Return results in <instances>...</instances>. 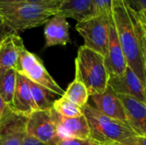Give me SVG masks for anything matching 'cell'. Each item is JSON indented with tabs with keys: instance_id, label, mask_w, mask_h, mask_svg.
I'll return each instance as SVG.
<instances>
[{
	"instance_id": "cell-24",
	"label": "cell",
	"mask_w": 146,
	"mask_h": 145,
	"mask_svg": "<svg viewBox=\"0 0 146 145\" xmlns=\"http://www.w3.org/2000/svg\"><path fill=\"white\" fill-rule=\"evenodd\" d=\"M125 3L139 15L146 16V0H124Z\"/></svg>"
},
{
	"instance_id": "cell-20",
	"label": "cell",
	"mask_w": 146,
	"mask_h": 145,
	"mask_svg": "<svg viewBox=\"0 0 146 145\" xmlns=\"http://www.w3.org/2000/svg\"><path fill=\"white\" fill-rule=\"evenodd\" d=\"M62 97L80 108H83L88 103V99L90 97L85 85L75 79L69 84L67 90L64 91Z\"/></svg>"
},
{
	"instance_id": "cell-1",
	"label": "cell",
	"mask_w": 146,
	"mask_h": 145,
	"mask_svg": "<svg viewBox=\"0 0 146 145\" xmlns=\"http://www.w3.org/2000/svg\"><path fill=\"white\" fill-rule=\"evenodd\" d=\"M112 18L127 67L146 85V16L112 0Z\"/></svg>"
},
{
	"instance_id": "cell-2",
	"label": "cell",
	"mask_w": 146,
	"mask_h": 145,
	"mask_svg": "<svg viewBox=\"0 0 146 145\" xmlns=\"http://www.w3.org/2000/svg\"><path fill=\"white\" fill-rule=\"evenodd\" d=\"M58 9L52 6L23 2L0 6V15L13 33L19 34L27 29L43 26Z\"/></svg>"
},
{
	"instance_id": "cell-9",
	"label": "cell",
	"mask_w": 146,
	"mask_h": 145,
	"mask_svg": "<svg viewBox=\"0 0 146 145\" xmlns=\"http://www.w3.org/2000/svg\"><path fill=\"white\" fill-rule=\"evenodd\" d=\"M109 85L116 94L133 97L146 103V85L128 67L121 75H110Z\"/></svg>"
},
{
	"instance_id": "cell-13",
	"label": "cell",
	"mask_w": 146,
	"mask_h": 145,
	"mask_svg": "<svg viewBox=\"0 0 146 145\" xmlns=\"http://www.w3.org/2000/svg\"><path fill=\"white\" fill-rule=\"evenodd\" d=\"M90 97L98 112L111 119L127 123L121 101L110 85L104 92L90 96Z\"/></svg>"
},
{
	"instance_id": "cell-6",
	"label": "cell",
	"mask_w": 146,
	"mask_h": 145,
	"mask_svg": "<svg viewBox=\"0 0 146 145\" xmlns=\"http://www.w3.org/2000/svg\"><path fill=\"white\" fill-rule=\"evenodd\" d=\"M15 71L30 81L45 87L55 95L62 97L64 94V90L50 76L43 62L25 47L20 52Z\"/></svg>"
},
{
	"instance_id": "cell-19",
	"label": "cell",
	"mask_w": 146,
	"mask_h": 145,
	"mask_svg": "<svg viewBox=\"0 0 146 145\" xmlns=\"http://www.w3.org/2000/svg\"><path fill=\"white\" fill-rule=\"evenodd\" d=\"M16 77L17 72L15 69H9L0 74V96L9 106L12 104L16 86Z\"/></svg>"
},
{
	"instance_id": "cell-26",
	"label": "cell",
	"mask_w": 146,
	"mask_h": 145,
	"mask_svg": "<svg viewBox=\"0 0 146 145\" xmlns=\"http://www.w3.org/2000/svg\"><path fill=\"white\" fill-rule=\"evenodd\" d=\"M63 0H27V2L33 3H38L42 5H47V6H52L56 7L57 9L60 8L62 3Z\"/></svg>"
},
{
	"instance_id": "cell-8",
	"label": "cell",
	"mask_w": 146,
	"mask_h": 145,
	"mask_svg": "<svg viewBox=\"0 0 146 145\" xmlns=\"http://www.w3.org/2000/svg\"><path fill=\"white\" fill-rule=\"evenodd\" d=\"M27 120V116L17 114L9 108L0 121V145H22Z\"/></svg>"
},
{
	"instance_id": "cell-11",
	"label": "cell",
	"mask_w": 146,
	"mask_h": 145,
	"mask_svg": "<svg viewBox=\"0 0 146 145\" xmlns=\"http://www.w3.org/2000/svg\"><path fill=\"white\" fill-rule=\"evenodd\" d=\"M104 64L110 75H121L127 68V62L118 39L112 14L110 18L108 50L107 54L104 56Z\"/></svg>"
},
{
	"instance_id": "cell-21",
	"label": "cell",
	"mask_w": 146,
	"mask_h": 145,
	"mask_svg": "<svg viewBox=\"0 0 146 145\" xmlns=\"http://www.w3.org/2000/svg\"><path fill=\"white\" fill-rule=\"evenodd\" d=\"M52 109L57 114L66 118H75L83 115L82 108L73 103L63 97L54 101Z\"/></svg>"
},
{
	"instance_id": "cell-25",
	"label": "cell",
	"mask_w": 146,
	"mask_h": 145,
	"mask_svg": "<svg viewBox=\"0 0 146 145\" xmlns=\"http://www.w3.org/2000/svg\"><path fill=\"white\" fill-rule=\"evenodd\" d=\"M115 145H146V137L136 134L121 140Z\"/></svg>"
},
{
	"instance_id": "cell-7",
	"label": "cell",
	"mask_w": 146,
	"mask_h": 145,
	"mask_svg": "<svg viewBox=\"0 0 146 145\" xmlns=\"http://www.w3.org/2000/svg\"><path fill=\"white\" fill-rule=\"evenodd\" d=\"M26 134L45 145L58 144L60 140L50 115V109L36 110L27 117Z\"/></svg>"
},
{
	"instance_id": "cell-28",
	"label": "cell",
	"mask_w": 146,
	"mask_h": 145,
	"mask_svg": "<svg viewBox=\"0 0 146 145\" xmlns=\"http://www.w3.org/2000/svg\"><path fill=\"white\" fill-rule=\"evenodd\" d=\"M22 145H45L42 143H40L39 141H38L37 139L28 136L26 134L24 139H23V142H22Z\"/></svg>"
},
{
	"instance_id": "cell-22",
	"label": "cell",
	"mask_w": 146,
	"mask_h": 145,
	"mask_svg": "<svg viewBox=\"0 0 146 145\" xmlns=\"http://www.w3.org/2000/svg\"><path fill=\"white\" fill-rule=\"evenodd\" d=\"M112 14V0H93V15Z\"/></svg>"
},
{
	"instance_id": "cell-15",
	"label": "cell",
	"mask_w": 146,
	"mask_h": 145,
	"mask_svg": "<svg viewBox=\"0 0 146 145\" xmlns=\"http://www.w3.org/2000/svg\"><path fill=\"white\" fill-rule=\"evenodd\" d=\"M24 47L21 38L16 33L7 36L0 43V74L16 69L20 52Z\"/></svg>"
},
{
	"instance_id": "cell-10",
	"label": "cell",
	"mask_w": 146,
	"mask_h": 145,
	"mask_svg": "<svg viewBox=\"0 0 146 145\" xmlns=\"http://www.w3.org/2000/svg\"><path fill=\"white\" fill-rule=\"evenodd\" d=\"M50 115L60 141L68 138H90V129L84 115L75 118H66L57 114L51 108Z\"/></svg>"
},
{
	"instance_id": "cell-18",
	"label": "cell",
	"mask_w": 146,
	"mask_h": 145,
	"mask_svg": "<svg viewBox=\"0 0 146 145\" xmlns=\"http://www.w3.org/2000/svg\"><path fill=\"white\" fill-rule=\"evenodd\" d=\"M32 97L37 110H46L52 108L54 103V93L45 87L29 80Z\"/></svg>"
},
{
	"instance_id": "cell-27",
	"label": "cell",
	"mask_w": 146,
	"mask_h": 145,
	"mask_svg": "<svg viewBox=\"0 0 146 145\" xmlns=\"http://www.w3.org/2000/svg\"><path fill=\"white\" fill-rule=\"evenodd\" d=\"M13 32L10 31V29L7 26V25L5 24L3 19L2 18V16L0 15V43L9 35L12 34Z\"/></svg>"
},
{
	"instance_id": "cell-16",
	"label": "cell",
	"mask_w": 146,
	"mask_h": 145,
	"mask_svg": "<svg viewBox=\"0 0 146 145\" xmlns=\"http://www.w3.org/2000/svg\"><path fill=\"white\" fill-rule=\"evenodd\" d=\"M10 108L15 113L27 117L37 110L32 97L29 79L18 73L16 77V86Z\"/></svg>"
},
{
	"instance_id": "cell-14",
	"label": "cell",
	"mask_w": 146,
	"mask_h": 145,
	"mask_svg": "<svg viewBox=\"0 0 146 145\" xmlns=\"http://www.w3.org/2000/svg\"><path fill=\"white\" fill-rule=\"evenodd\" d=\"M45 47L66 45L70 42L69 23L61 15L56 14L44 24Z\"/></svg>"
},
{
	"instance_id": "cell-5",
	"label": "cell",
	"mask_w": 146,
	"mask_h": 145,
	"mask_svg": "<svg viewBox=\"0 0 146 145\" xmlns=\"http://www.w3.org/2000/svg\"><path fill=\"white\" fill-rule=\"evenodd\" d=\"M111 15L99 14L78 21L75 29L84 39V45L104 57L107 54L110 18Z\"/></svg>"
},
{
	"instance_id": "cell-17",
	"label": "cell",
	"mask_w": 146,
	"mask_h": 145,
	"mask_svg": "<svg viewBox=\"0 0 146 145\" xmlns=\"http://www.w3.org/2000/svg\"><path fill=\"white\" fill-rule=\"evenodd\" d=\"M57 14L80 21L93 15V0H63Z\"/></svg>"
},
{
	"instance_id": "cell-29",
	"label": "cell",
	"mask_w": 146,
	"mask_h": 145,
	"mask_svg": "<svg viewBox=\"0 0 146 145\" xmlns=\"http://www.w3.org/2000/svg\"><path fill=\"white\" fill-rule=\"evenodd\" d=\"M10 106H9L1 97L0 96V121L3 117V115L7 113V111L9 109Z\"/></svg>"
},
{
	"instance_id": "cell-4",
	"label": "cell",
	"mask_w": 146,
	"mask_h": 145,
	"mask_svg": "<svg viewBox=\"0 0 146 145\" xmlns=\"http://www.w3.org/2000/svg\"><path fill=\"white\" fill-rule=\"evenodd\" d=\"M82 111L88 123L90 138L101 144L115 145L125 138L136 135L127 123L101 114L89 103L82 108Z\"/></svg>"
},
{
	"instance_id": "cell-23",
	"label": "cell",
	"mask_w": 146,
	"mask_h": 145,
	"mask_svg": "<svg viewBox=\"0 0 146 145\" xmlns=\"http://www.w3.org/2000/svg\"><path fill=\"white\" fill-rule=\"evenodd\" d=\"M57 145H103L100 143L93 140L91 138H68L61 140Z\"/></svg>"
},
{
	"instance_id": "cell-3",
	"label": "cell",
	"mask_w": 146,
	"mask_h": 145,
	"mask_svg": "<svg viewBox=\"0 0 146 145\" xmlns=\"http://www.w3.org/2000/svg\"><path fill=\"white\" fill-rule=\"evenodd\" d=\"M75 79L85 85L89 96L104 92L110 79L104 57L85 45L80 46L75 58Z\"/></svg>"
},
{
	"instance_id": "cell-30",
	"label": "cell",
	"mask_w": 146,
	"mask_h": 145,
	"mask_svg": "<svg viewBox=\"0 0 146 145\" xmlns=\"http://www.w3.org/2000/svg\"><path fill=\"white\" fill-rule=\"evenodd\" d=\"M27 0H0V6L1 5H10L26 2Z\"/></svg>"
},
{
	"instance_id": "cell-12",
	"label": "cell",
	"mask_w": 146,
	"mask_h": 145,
	"mask_svg": "<svg viewBox=\"0 0 146 145\" xmlns=\"http://www.w3.org/2000/svg\"><path fill=\"white\" fill-rule=\"evenodd\" d=\"M117 95L121 101L127 125L136 134L146 137L145 103L133 97Z\"/></svg>"
}]
</instances>
